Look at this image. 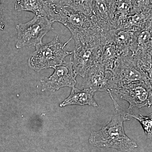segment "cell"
Here are the masks:
<instances>
[{
  "label": "cell",
  "instance_id": "6da1fadb",
  "mask_svg": "<svg viewBox=\"0 0 152 152\" xmlns=\"http://www.w3.org/2000/svg\"><path fill=\"white\" fill-rule=\"evenodd\" d=\"M46 16L52 21L61 23L70 31L75 45H98L104 42L103 33L91 17L68 7L46 1Z\"/></svg>",
  "mask_w": 152,
  "mask_h": 152
},
{
  "label": "cell",
  "instance_id": "7a4b0ae2",
  "mask_svg": "<svg viewBox=\"0 0 152 152\" xmlns=\"http://www.w3.org/2000/svg\"><path fill=\"white\" fill-rule=\"evenodd\" d=\"M110 95L115 106V112L110 121L99 131L91 133L89 142L97 148H113L129 152L137 147V143L125 134L124 122L130 120L129 110L122 108L115 100L110 92Z\"/></svg>",
  "mask_w": 152,
  "mask_h": 152
},
{
  "label": "cell",
  "instance_id": "3957f363",
  "mask_svg": "<svg viewBox=\"0 0 152 152\" xmlns=\"http://www.w3.org/2000/svg\"><path fill=\"white\" fill-rule=\"evenodd\" d=\"M72 39L71 37L63 43L58 36L48 43H42L36 46L35 50L28 60L30 67L39 72L44 69H54L62 64L66 57L73 53L66 49V46Z\"/></svg>",
  "mask_w": 152,
  "mask_h": 152
},
{
  "label": "cell",
  "instance_id": "277c9868",
  "mask_svg": "<svg viewBox=\"0 0 152 152\" xmlns=\"http://www.w3.org/2000/svg\"><path fill=\"white\" fill-rule=\"evenodd\" d=\"M53 22L45 16L35 15L29 21L17 25V49L36 47L43 43V38L54 29Z\"/></svg>",
  "mask_w": 152,
  "mask_h": 152
},
{
  "label": "cell",
  "instance_id": "5b68a950",
  "mask_svg": "<svg viewBox=\"0 0 152 152\" xmlns=\"http://www.w3.org/2000/svg\"><path fill=\"white\" fill-rule=\"evenodd\" d=\"M112 72V89L133 82L144 81L149 83L146 76L139 67L137 61L131 53L129 55L121 56L118 59Z\"/></svg>",
  "mask_w": 152,
  "mask_h": 152
},
{
  "label": "cell",
  "instance_id": "8992f818",
  "mask_svg": "<svg viewBox=\"0 0 152 152\" xmlns=\"http://www.w3.org/2000/svg\"><path fill=\"white\" fill-rule=\"evenodd\" d=\"M118 95L121 99L127 101L129 104L128 109L133 107H150L152 105V86L148 82L140 81L118 87L109 91Z\"/></svg>",
  "mask_w": 152,
  "mask_h": 152
},
{
  "label": "cell",
  "instance_id": "52a82bcc",
  "mask_svg": "<svg viewBox=\"0 0 152 152\" xmlns=\"http://www.w3.org/2000/svg\"><path fill=\"white\" fill-rule=\"evenodd\" d=\"M53 73L41 80L43 91L55 92L64 87L73 88L76 84V76L71 58L54 68Z\"/></svg>",
  "mask_w": 152,
  "mask_h": 152
},
{
  "label": "cell",
  "instance_id": "ba28073f",
  "mask_svg": "<svg viewBox=\"0 0 152 152\" xmlns=\"http://www.w3.org/2000/svg\"><path fill=\"white\" fill-rule=\"evenodd\" d=\"M103 45H75L73 56L71 58L76 75L84 78L90 69L99 62Z\"/></svg>",
  "mask_w": 152,
  "mask_h": 152
},
{
  "label": "cell",
  "instance_id": "9c48e42d",
  "mask_svg": "<svg viewBox=\"0 0 152 152\" xmlns=\"http://www.w3.org/2000/svg\"><path fill=\"white\" fill-rule=\"evenodd\" d=\"M83 84V88L94 93L98 91L108 92L113 88V74L99 63L96 64L87 73Z\"/></svg>",
  "mask_w": 152,
  "mask_h": 152
},
{
  "label": "cell",
  "instance_id": "30bf717a",
  "mask_svg": "<svg viewBox=\"0 0 152 152\" xmlns=\"http://www.w3.org/2000/svg\"><path fill=\"white\" fill-rule=\"evenodd\" d=\"M116 2L117 0H93L91 17L100 23L114 28L113 23Z\"/></svg>",
  "mask_w": 152,
  "mask_h": 152
},
{
  "label": "cell",
  "instance_id": "8fae6325",
  "mask_svg": "<svg viewBox=\"0 0 152 152\" xmlns=\"http://www.w3.org/2000/svg\"><path fill=\"white\" fill-rule=\"evenodd\" d=\"M134 33L122 28L112 29L106 35L105 42L113 44L121 56L129 55Z\"/></svg>",
  "mask_w": 152,
  "mask_h": 152
},
{
  "label": "cell",
  "instance_id": "7c38bea8",
  "mask_svg": "<svg viewBox=\"0 0 152 152\" xmlns=\"http://www.w3.org/2000/svg\"><path fill=\"white\" fill-rule=\"evenodd\" d=\"M95 93L86 88L80 90L75 87L72 88L70 94L60 104V107L78 105H90L98 107V105L94 99Z\"/></svg>",
  "mask_w": 152,
  "mask_h": 152
},
{
  "label": "cell",
  "instance_id": "4fadbf2b",
  "mask_svg": "<svg viewBox=\"0 0 152 152\" xmlns=\"http://www.w3.org/2000/svg\"><path fill=\"white\" fill-rule=\"evenodd\" d=\"M121 56L120 52L113 44L105 42L101 49L99 62L108 69H113L115 63Z\"/></svg>",
  "mask_w": 152,
  "mask_h": 152
},
{
  "label": "cell",
  "instance_id": "5bb4252c",
  "mask_svg": "<svg viewBox=\"0 0 152 152\" xmlns=\"http://www.w3.org/2000/svg\"><path fill=\"white\" fill-rule=\"evenodd\" d=\"M132 10V0H117L113 20V27L120 28Z\"/></svg>",
  "mask_w": 152,
  "mask_h": 152
},
{
  "label": "cell",
  "instance_id": "9a60e30c",
  "mask_svg": "<svg viewBox=\"0 0 152 152\" xmlns=\"http://www.w3.org/2000/svg\"><path fill=\"white\" fill-rule=\"evenodd\" d=\"M45 2L44 0H16L15 9L18 12L26 11L34 14L35 15L46 17Z\"/></svg>",
  "mask_w": 152,
  "mask_h": 152
},
{
  "label": "cell",
  "instance_id": "2e32d148",
  "mask_svg": "<svg viewBox=\"0 0 152 152\" xmlns=\"http://www.w3.org/2000/svg\"><path fill=\"white\" fill-rule=\"evenodd\" d=\"M54 2L80 11L89 16L93 15V0H54Z\"/></svg>",
  "mask_w": 152,
  "mask_h": 152
},
{
  "label": "cell",
  "instance_id": "e0dca14e",
  "mask_svg": "<svg viewBox=\"0 0 152 152\" xmlns=\"http://www.w3.org/2000/svg\"><path fill=\"white\" fill-rule=\"evenodd\" d=\"M129 110V116L132 117L138 121L148 137L152 140V113L147 116H143L133 113L132 110Z\"/></svg>",
  "mask_w": 152,
  "mask_h": 152
},
{
  "label": "cell",
  "instance_id": "ac0fdd59",
  "mask_svg": "<svg viewBox=\"0 0 152 152\" xmlns=\"http://www.w3.org/2000/svg\"><path fill=\"white\" fill-rule=\"evenodd\" d=\"M132 3L133 8L132 14L152 10V0H132Z\"/></svg>",
  "mask_w": 152,
  "mask_h": 152
},
{
  "label": "cell",
  "instance_id": "d6986e66",
  "mask_svg": "<svg viewBox=\"0 0 152 152\" xmlns=\"http://www.w3.org/2000/svg\"><path fill=\"white\" fill-rule=\"evenodd\" d=\"M143 73L146 76L150 84L152 87V62L146 68Z\"/></svg>",
  "mask_w": 152,
  "mask_h": 152
},
{
  "label": "cell",
  "instance_id": "ffe728a7",
  "mask_svg": "<svg viewBox=\"0 0 152 152\" xmlns=\"http://www.w3.org/2000/svg\"><path fill=\"white\" fill-rule=\"evenodd\" d=\"M4 13H3V9L1 0H0V30H4L5 28V25L4 22Z\"/></svg>",
  "mask_w": 152,
  "mask_h": 152
},
{
  "label": "cell",
  "instance_id": "44dd1931",
  "mask_svg": "<svg viewBox=\"0 0 152 152\" xmlns=\"http://www.w3.org/2000/svg\"><path fill=\"white\" fill-rule=\"evenodd\" d=\"M48 1L50 2H54V0H48Z\"/></svg>",
  "mask_w": 152,
  "mask_h": 152
},
{
  "label": "cell",
  "instance_id": "7402d4cb",
  "mask_svg": "<svg viewBox=\"0 0 152 152\" xmlns=\"http://www.w3.org/2000/svg\"></svg>",
  "mask_w": 152,
  "mask_h": 152
}]
</instances>
